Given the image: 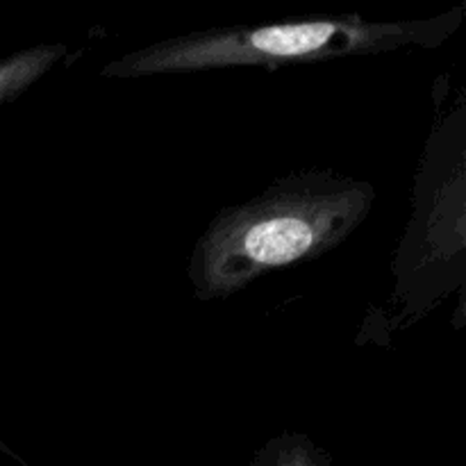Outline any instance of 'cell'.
<instances>
[{
	"label": "cell",
	"mask_w": 466,
	"mask_h": 466,
	"mask_svg": "<svg viewBox=\"0 0 466 466\" xmlns=\"http://www.w3.org/2000/svg\"><path fill=\"white\" fill-rule=\"evenodd\" d=\"M464 9L431 18H367L360 14L303 16L276 23L209 27L167 36L121 55L103 66L105 77H146L162 73L212 71L228 66L280 68L289 64L328 62L350 55L437 48L462 25Z\"/></svg>",
	"instance_id": "7a4b0ae2"
},
{
	"label": "cell",
	"mask_w": 466,
	"mask_h": 466,
	"mask_svg": "<svg viewBox=\"0 0 466 466\" xmlns=\"http://www.w3.org/2000/svg\"><path fill=\"white\" fill-rule=\"evenodd\" d=\"M246 466H335L330 455L308 435L282 432L255 451Z\"/></svg>",
	"instance_id": "277c9868"
},
{
	"label": "cell",
	"mask_w": 466,
	"mask_h": 466,
	"mask_svg": "<svg viewBox=\"0 0 466 466\" xmlns=\"http://www.w3.org/2000/svg\"><path fill=\"white\" fill-rule=\"evenodd\" d=\"M373 205V182L323 168L280 177L262 194L226 205L189 255L194 296L230 299L267 273L330 253L367 221Z\"/></svg>",
	"instance_id": "6da1fadb"
},
{
	"label": "cell",
	"mask_w": 466,
	"mask_h": 466,
	"mask_svg": "<svg viewBox=\"0 0 466 466\" xmlns=\"http://www.w3.org/2000/svg\"><path fill=\"white\" fill-rule=\"evenodd\" d=\"M68 48L64 44H39L16 50L0 59V105H7L25 94L46 73L53 71Z\"/></svg>",
	"instance_id": "3957f363"
},
{
	"label": "cell",
	"mask_w": 466,
	"mask_h": 466,
	"mask_svg": "<svg viewBox=\"0 0 466 466\" xmlns=\"http://www.w3.org/2000/svg\"><path fill=\"white\" fill-rule=\"evenodd\" d=\"M0 451H3V453H5V455H12V458H16V455H14V453H12V451H9V449H7V446H5V444H3V441H0ZM16 460H18V458H16ZM18 462H21L23 466H27L25 462H23V460H18Z\"/></svg>",
	"instance_id": "5b68a950"
}]
</instances>
